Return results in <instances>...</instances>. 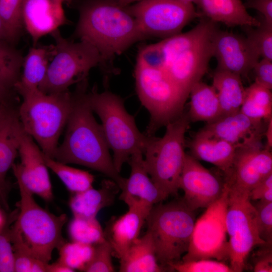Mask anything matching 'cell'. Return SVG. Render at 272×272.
<instances>
[{"label":"cell","mask_w":272,"mask_h":272,"mask_svg":"<svg viewBox=\"0 0 272 272\" xmlns=\"http://www.w3.org/2000/svg\"><path fill=\"white\" fill-rule=\"evenodd\" d=\"M260 25L256 27H242L245 37L256 49L260 57L272 60V26L260 18Z\"/></svg>","instance_id":"obj_36"},{"label":"cell","mask_w":272,"mask_h":272,"mask_svg":"<svg viewBox=\"0 0 272 272\" xmlns=\"http://www.w3.org/2000/svg\"><path fill=\"white\" fill-rule=\"evenodd\" d=\"M190 121L184 111L166 125L161 138L152 136L144 153L146 170L167 198L177 194L185 152V133Z\"/></svg>","instance_id":"obj_8"},{"label":"cell","mask_w":272,"mask_h":272,"mask_svg":"<svg viewBox=\"0 0 272 272\" xmlns=\"http://www.w3.org/2000/svg\"><path fill=\"white\" fill-rule=\"evenodd\" d=\"M18 155L20 162L14 163L12 167L16 180L21 181L33 194L51 201L53 198L52 185L43 153L22 126Z\"/></svg>","instance_id":"obj_14"},{"label":"cell","mask_w":272,"mask_h":272,"mask_svg":"<svg viewBox=\"0 0 272 272\" xmlns=\"http://www.w3.org/2000/svg\"><path fill=\"white\" fill-rule=\"evenodd\" d=\"M166 270L159 263L150 234L136 239L120 259L121 272H161Z\"/></svg>","instance_id":"obj_27"},{"label":"cell","mask_w":272,"mask_h":272,"mask_svg":"<svg viewBox=\"0 0 272 272\" xmlns=\"http://www.w3.org/2000/svg\"><path fill=\"white\" fill-rule=\"evenodd\" d=\"M20 95L23 101L17 113L22 129L52 158L72 110L73 94L69 90L45 94L38 89Z\"/></svg>","instance_id":"obj_5"},{"label":"cell","mask_w":272,"mask_h":272,"mask_svg":"<svg viewBox=\"0 0 272 272\" xmlns=\"http://www.w3.org/2000/svg\"><path fill=\"white\" fill-rule=\"evenodd\" d=\"M264 136H265L266 139L265 147L271 149L272 146V118L267 122Z\"/></svg>","instance_id":"obj_46"},{"label":"cell","mask_w":272,"mask_h":272,"mask_svg":"<svg viewBox=\"0 0 272 272\" xmlns=\"http://www.w3.org/2000/svg\"><path fill=\"white\" fill-rule=\"evenodd\" d=\"M23 0H0V20L5 33L6 40L14 45L23 33Z\"/></svg>","instance_id":"obj_33"},{"label":"cell","mask_w":272,"mask_h":272,"mask_svg":"<svg viewBox=\"0 0 272 272\" xmlns=\"http://www.w3.org/2000/svg\"><path fill=\"white\" fill-rule=\"evenodd\" d=\"M216 25L202 18L190 30L155 43L162 67L188 98L192 87L208 71L213 57L212 37Z\"/></svg>","instance_id":"obj_3"},{"label":"cell","mask_w":272,"mask_h":272,"mask_svg":"<svg viewBox=\"0 0 272 272\" xmlns=\"http://www.w3.org/2000/svg\"><path fill=\"white\" fill-rule=\"evenodd\" d=\"M55 52L38 89L45 94L69 90V88L87 79L90 70L104 61L98 50L83 40L73 42L63 38L58 29L51 34Z\"/></svg>","instance_id":"obj_10"},{"label":"cell","mask_w":272,"mask_h":272,"mask_svg":"<svg viewBox=\"0 0 272 272\" xmlns=\"http://www.w3.org/2000/svg\"><path fill=\"white\" fill-rule=\"evenodd\" d=\"M62 3L63 2H67V3H71L72 0H58Z\"/></svg>","instance_id":"obj_52"},{"label":"cell","mask_w":272,"mask_h":272,"mask_svg":"<svg viewBox=\"0 0 272 272\" xmlns=\"http://www.w3.org/2000/svg\"><path fill=\"white\" fill-rule=\"evenodd\" d=\"M135 18L143 38L165 39L181 32L201 16L193 4L180 0H142L127 6Z\"/></svg>","instance_id":"obj_12"},{"label":"cell","mask_w":272,"mask_h":272,"mask_svg":"<svg viewBox=\"0 0 272 272\" xmlns=\"http://www.w3.org/2000/svg\"><path fill=\"white\" fill-rule=\"evenodd\" d=\"M12 92L11 90L0 88V104L9 105Z\"/></svg>","instance_id":"obj_47"},{"label":"cell","mask_w":272,"mask_h":272,"mask_svg":"<svg viewBox=\"0 0 272 272\" xmlns=\"http://www.w3.org/2000/svg\"><path fill=\"white\" fill-rule=\"evenodd\" d=\"M74 270L59 261L58 260L52 263L47 264V272H73Z\"/></svg>","instance_id":"obj_45"},{"label":"cell","mask_w":272,"mask_h":272,"mask_svg":"<svg viewBox=\"0 0 272 272\" xmlns=\"http://www.w3.org/2000/svg\"><path fill=\"white\" fill-rule=\"evenodd\" d=\"M142 0H118L119 4L123 6H127Z\"/></svg>","instance_id":"obj_49"},{"label":"cell","mask_w":272,"mask_h":272,"mask_svg":"<svg viewBox=\"0 0 272 272\" xmlns=\"http://www.w3.org/2000/svg\"><path fill=\"white\" fill-rule=\"evenodd\" d=\"M194 210L183 198L154 205L147 217L159 263L166 270L187 252L195 225Z\"/></svg>","instance_id":"obj_6"},{"label":"cell","mask_w":272,"mask_h":272,"mask_svg":"<svg viewBox=\"0 0 272 272\" xmlns=\"http://www.w3.org/2000/svg\"><path fill=\"white\" fill-rule=\"evenodd\" d=\"M78 9L75 35L94 46L104 62L144 39L135 18L118 0H81Z\"/></svg>","instance_id":"obj_2"},{"label":"cell","mask_w":272,"mask_h":272,"mask_svg":"<svg viewBox=\"0 0 272 272\" xmlns=\"http://www.w3.org/2000/svg\"><path fill=\"white\" fill-rule=\"evenodd\" d=\"M249 196L251 200L271 202L272 174L254 187L249 192Z\"/></svg>","instance_id":"obj_42"},{"label":"cell","mask_w":272,"mask_h":272,"mask_svg":"<svg viewBox=\"0 0 272 272\" xmlns=\"http://www.w3.org/2000/svg\"><path fill=\"white\" fill-rule=\"evenodd\" d=\"M213 57L216 68L246 77L260 57L256 49L244 36L218 29L212 37Z\"/></svg>","instance_id":"obj_15"},{"label":"cell","mask_w":272,"mask_h":272,"mask_svg":"<svg viewBox=\"0 0 272 272\" xmlns=\"http://www.w3.org/2000/svg\"><path fill=\"white\" fill-rule=\"evenodd\" d=\"M263 246L253 265L254 272L272 271L271 244L265 243Z\"/></svg>","instance_id":"obj_44"},{"label":"cell","mask_w":272,"mask_h":272,"mask_svg":"<svg viewBox=\"0 0 272 272\" xmlns=\"http://www.w3.org/2000/svg\"><path fill=\"white\" fill-rule=\"evenodd\" d=\"M21 125L12 108L0 117V203L9 209L7 173L18 155Z\"/></svg>","instance_id":"obj_20"},{"label":"cell","mask_w":272,"mask_h":272,"mask_svg":"<svg viewBox=\"0 0 272 272\" xmlns=\"http://www.w3.org/2000/svg\"><path fill=\"white\" fill-rule=\"evenodd\" d=\"M201 16L228 27L260 25V21L250 15L241 0H198L196 4Z\"/></svg>","instance_id":"obj_24"},{"label":"cell","mask_w":272,"mask_h":272,"mask_svg":"<svg viewBox=\"0 0 272 272\" xmlns=\"http://www.w3.org/2000/svg\"><path fill=\"white\" fill-rule=\"evenodd\" d=\"M72 241L95 245L106 240L104 231L95 218L74 217L69 226Z\"/></svg>","instance_id":"obj_34"},{"label":"cell","mask_w":272,"mask_h":272,"mask_svg":"<svg viewBox=\"0 0 272 272\" xmlns=\"http://www.w3.org/2000/svg\"><path fill=\"white\" fill-rule=\"evenodd\" d=\"M0 40H6L5 33L4 29L1 20H0Z\"/></svg>","instance_id":"obj_50"},{"label":"cell","mask_w":272,"mask_h":272,"mask_svg":"<svg viewBox=\"0 0 272 272\" xmlns=\"http://www.w3.org/2000/svg\"><path fill=\"white\" fill-rule=\"evenodd\" d=\"M5 223L0 229V272L15 271L14 253L9 230Z\"/></svg>","instance_id":"obj_40"},{"label":"cell","mask_w":272,"mask_h":272,"mask_svg":"<svg viewBox=\"0 0 272 272\" xmlns=\"http://www.w3.org/2000/svg\"><path fill=\"white\" fill-rule=\"evenodd\" d=\"M62 3L58 0H23L24 26L34 44L67 24Z\"/></svg>","instance_id":"obj_19"},{"label":"cell","mask_w":272,"mask_h":272,"mask_svg":"<svg viewBox=\"0 0 272 272\" xmlns=\"http://www.w3.org/2000/svg\"><path fill=\"white\" fill-rule=\"evenodd\" d=\"M89 104L101 121L102 129L114 167L120 172L124 163L134 154H144L152 136L142 133L134 117L126 110L123 99L109 91L88 92Z\"/></svg>","instance_id":"obj_7"},{"label":"cell","mask_w":272,"mask_h":272,"mask_svg":"<svg viewBox=\"0 0 272 272\" xmlns=\"http://www.w3.org/2000/svg\"><path fill=\"white\" fill-rule=\"evenodd\" d=\"M190 107L187 113L190 121L212 122L222 116L217 92L212 85L201 81L191 89Z\"/></svg>","instance_id":"obj_28"},{"label":"cell","mask_w":272,"mask_h":272,"mask_svg":"<svg viewBox=\"0 0 272 272\" xmlns=\"http://www.w3.org/2000/svg\"><path fill=\"white\" fill-rule=\"evenodd\" d=\"M191 156L210 163L225 176L230 172L237 147L222 139L211 136L201 129L188 143Z\"/></svg>","instance_id":"obj_21"},{"label":"cell","mask_w":272,"mask_h":272,"mask_svg":"<svg viewBox=\"0 0 272 272\" xmlns=\"http://www.w3.org/2000/svg\"><path fill=\"white\" fill-rule=\"evenodd\" d=\"M43 155L48 168L58 176L66 188L73 193L82 192L93 187L94 177L89 172L69 166L43 153Z\"/></svg>","instance_id":"obj_31"},{"label":"cell","mask_w":272,"mask_h":272,"mask_svg":"<svg viewBox=\"0 0 272 272\" xmlns=\"http://www.w3.org/2000/svg\"><path fill=\"white\" fill-rule=\"evenodd\" d=\"M170 268L179 272H233L230 266L209 258L180 261L172 264Z\"/></svg>","instance_id":"obj_38"},{"label":"cell","mask_w":272,"mask_h":272,"mask_svg":"<svg viewBox=\"0 0 272 272\" xmlns=\"http://www.w3.org/2000/svg\"><path fill=\"white\" fill-rule=\"evenodd\" d=\"M268 121L252 119L239 111L207 123L201 130L239 148L261 143Z\"/></svg>","instance_id":"obj_18"},{"label":"cell","mask_w":272,"mask_h":272,"mask_svg":"<svg viewBox=\"0 0 272 272\" xmlns=\"http://www.w3.org/2000/svg\"><path fill=\"white\" fill-rule=\"evenodd\" d=\"M245 8L258 12L260 19L272 26V0H246L243 3Z\"/></svg>","instance_id":"obj_43"},{"label":"cell","mask_w":272,"mask_h":272,"mask_svg":"<svg viewBox=\"0 0 272 272\" xmlns=\"http://www.w3.org/2000/svg\"><path fill=\"white\" fill-rule=\"evenodd\" d=\"M254 83L268 89H272V60L262 58L253 67Z\"/></svg>","instance_id":"obj_41"},{"label":"cell","mask_w":272,"mask_h":272,"mask_svg":"<svg viewBox=\"0 0 272 272\" xmlns=\"http://www.w3.org/2000/svg\"><path fill=\"white\" fill-rule=\"evenodd\" d=\"M180 1H182L186 3H191L192 4H195L196 5L198 0H180Z\"/></svg>","instance_id":"obj_51"},{"label":"cell","mask_w":272,"mask_h":272,"mask_svg":"<svg viewBox=\"0 0 272 272\" xmlns=\"http://www.w3.org/2000/svg\"><path fill=\"white\" fill-rule=\"evenodd\" d=\"M184 192L183 200L192 210L208 208L223 195L225 182L203 167L190 155L185 154L179 181Z\"/></svg>","instance_id":"obj_13"},{"label":"cell","mask_w":272,"mask_h":272,"mask_svg":"<svg viewBox=\"0 0 272 272\" xmlns=\"http://www.w3.org/2000/svg\"><path fill=\"white\" fill-rule=\"evenodd\" d=\"M228 187L225 216V228L229 237L228 256L233 272H240L244 269L252 250L265 243L258 234L256 211L249 192Z\"/></svg>","instance_id":"obj_11"},{"label":"cell","mask_w":272,"mask_h":272,"mask_svg":"<svg viewBox=\"0 0 272 272\" xmlns=\"http://www.w3.org/2000/svg\"><path fill=\"white\" fill-rule=\"evenodd\" d=\"M94 249L92 258L87 264L83 271L113 272L115 269L112 263L113 251L109 242L104 241L94 245Z\"/></svg>","instance_id":"obj_37"},{"label":"cell","mask_w":272,"mask_h":272,"mask_svg":"<svg viewBox=\"0 0 272 272\" xmlns=\"http://www.w3.org/2000/svg\"><path fill=\"white\" fill-rule=\"evenodd\" d=\"M262 144L237 148L229 173L225 182L229 186L249 193L267 176L272 174L270 149Z\"/></svg>","instance_id":"obj_16"},{"label":"cell","mask_w":272,"mask_h":272,"mask_svg":"<svg viewBox=\"0 0 272 272\" xmlns=\"http://www.w3.org/2000/svg\"><path fill=\"white\" fill-rule=\"evenodd\" d=\"M94 249L93 245L74 241L65 242L59 249L58 260L75 271H83L92 258Z\"/></svg>","instance_id":"obj_35"},{"label":"cell","mask_w":272,"mask_h":272,"mask_svg":"<svg viewBox=\"0 0 272 272\" xmlns=\"http://www.w3.org/2000/svg\"><path fill=\"white\" fill-rule=\"evenodd\" d=\"M10 237L14 253L15 272H47L48 263L35 256L14 225L10 229Z\"/></svg>","instance_id":"obj_32"},{"label":"cell","mask_w":272,"mask_h":272,"mask_svg":"<svg viewBox=\"0 0 272 272\" xmlns=\"http://www.w3.org/2000/svg\"><path fill=\"white\" fill-rule=\"evenodd\" d=\"M23 60L21 52L14 45L0 40V88L14 90L21 77Z\"/></svg>","instance_id":"obj_30"},{"label":"cell","mask_w":272,"mask_h":272,"mask_svg":"<svg viewBox=\"0 0 272 272\" xmlns=\"http://www.w3.org/2000/svg\"><path fill=\"white\" fill-rule=\"evenodd\" d=\"M11 108L9 105L0 104V117L5 114Z\"/></svg>","instance_id":"obj_48"},{"label":"cell","mask_w":272,"mask_h":272,"mask_svg":"<svg viewBox=\"0 0 272 272\" xmlns=\"http://www.w3.org/2000/svg\"><path fill=\"white\" fill-rule=\"evenodd\" d=\"M127 163L130 167V173L129 177L125 178L119 198L128 208L137 209L148 216L154 205L167 197L150 177L142 153L133 154Z\"/></svg>","instance_id":"obj_17"},{"label":"cell","mask_w":272,"mask_h":272,"mask_svg":"<svg viewBox=\"0 0 272 272\" xmlns=\"http://www.w3.org/2000/svg\"><path fill=\"white\" fill-rule=\"evenodd\" d=\"M147 216L137 209L129 208L126 213L110 222L104 234L111 246L113 255L120 259L125 254L139 237Z\"/></svg>","instance_id":"obj_22"},{"label":"cell","mask_w":272,"mask_h":272,"mask_svg":"<svg viewBox=\"0 0 272 272\" xmlns=\"http://www.w3.org/2000/svg\"><path fill=\"white\" fill-rule=\"evenodd\" d=\"M120 190L111 179L102 181L98 189L93 187L82 192L73 193L69 206L74 217L95 218L102 209L111 206Z\"/></svg>","instance_id":"obj_23"},{"label":"cell","mask_w":272,"mask_h":272,"mask_svg":"<svg viewBox=\"0 0 272 272\" xmlns=\"http://www.w3.org/2000/svg\"><path fill=\"white\" fill-rule=\"evenodd\" d=\"M134 77L139 99L150 115L146 134L153 136L158 129L182 113L188 97L151 54L139 52Z\"/></svg>","instance_id":"obj_4"},{"label":"cell","mask_w":272,"mask_h":272,"mask_svg":"<svg viewBox=\"0 0 272 272\" xmlns=\"http://www.w3.org/2000/svg\"><path fill=\"white\" fill-rule=\"evenodd\" d=\"M253 206L256 211L257 230L260 239L272 244V201L257 200Z\"/></svg>","instance_id":"obj_39"},{"label":"cell","mask_w":272,"mask_h":272,"mask_svg":"<svg viewBox=\"0 0 272 272\" xmlns=\"http://www.w3.org/2000/svg\"><path fill=\"white\" fill-rule=\"evenodd\" d=\"M62 143L52 158L97 171L122 188L125 178L116 170L101 124L96 120L88 100L87 80L79 83Z\"/></svg>","instance_id":"obj_1"},{"label":"cell","mask_w":272,"mask_h":272,"mask_svg":"<svg viewBox=\"0 0 272 272\" xmlns=\"http://www.w3.org/2000/svg\"><path fill=\"white\" fill-rule=\"evenodd\" d=\"M212 86L217 94L222 116L240 110L246 88L240 75L216 68L213 75Z\"/></svg>","instance_id":"obj_26"},{"label":"cell","mask_w":272,"mask_h":272,"mask_svg":"<svg viewBox=\"0 0 272 272\" xmlns=\"http://www.w3.org/2000/svg\"><path fill=\"white\" fill-rule=\"evenodd\" d=\"M240 111L252 119L268 121L272 118L271 90L254 82L245 89Z\"/></svg>","instance_id":"obj_29"},{"label":"cell","mask_w":272,"mask_h":272,"mask_svg":"<svg viewBox=\"0 0 272 272\" xmlns=\"http://www.w3.org/2000/svg\"><path fill=\"white\" fill-rule=\"evenodd\" d=\"M20 200L19 211L14 226L33 254L40 260L49 263L53 250L65 243L62 230L67 216L55 215L41 207L33 193L17 180Z\"/></svg>","instance_id":"obj_9"},{"label":"cell","mask_w":272,"mask_h":272,"mask_svg":"<svg viewBox=\"0 0 272 272\" xmlns=\"http://www.w3.org/2000/svg\"><path fill=\"white\" fill-rule=\"evenodd\" d=\"M55 52L54 45L34 46L24 57L23 72L14 90L20 95L38 89L46 74L50 59Z\"/></svg>","instance_id":"obj_25"}]
</instances>
